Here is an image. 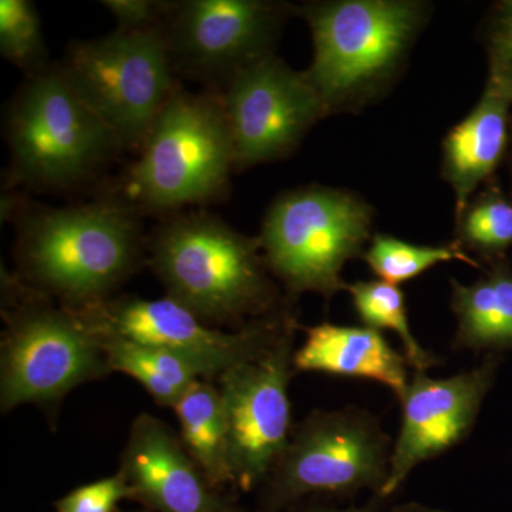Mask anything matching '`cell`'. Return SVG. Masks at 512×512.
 Listing matches in <instances>:
<instances>
[{"instance_id": "obj_3", "label": "cell", "mask_w": 512, "mask_h": 512, "mask_svg": "<svg viewBox=\"0 0 512 512\" xmlns=\"http://www.w3.org/2000/svg\"><path fill=\"white\" fill-rule=\"evenodd\" d=\"M235 150L220 90L171 94L143 147L111 192L141 214L161 217L221 200Z\"/></svg>"}, {"instance_id": "obj_20", "label": "cell", "mask_w": 512, "mask_h": 512, "mask_svg": "<svg viewBox=\"0 0 512 512\" xmlns=\"http://www.w3.org/2000/svg\"><path fill=\"white\" fill-rule=\"evenodd\" d=\"M453 284L451 308L461 348H490L512 343V276L503 271L474 285Z\"/></svg>"}, {"instance_id": "obj_9", "label": "cell", "mask_w": 512, "mask_h": 512, "mask_svg": "<svg viewBox=\"0 0 512 512\" xmlns=\"http://www.w3.org/2000/svg\"><path fill=\"white\" fill-rule=\"evenodd\" d=\"M389 440L357 410L315 412L292 430L268 478L261 512H284L313 494H379L389 476Z\"/></svg>"}, {"instance_id": "obj_28", "label": "cell", "mask_w": 512, "mask_h": 512, "mask_svg": "<svg viewBox=\"0 0 512 512\" xmlns=\"http://www.w3.org/2000/svg\"><path fill=\"white\" fill-rule=\"evenodd\" d=\"M387 498H383L382 495L373 494V497L370 498L367 503L362 505H353V507L348 508H330V507H315V505H311V507H295L289 508L284 512H379L382 505L386 503Z\"/></svg>"}, {"instance_id": "obj_26", "label": "cell", "mask_w": 512, "mask_h": 512, "mask_svg": "<svg viewBox=\"0 0 512 512\" xmlns=\"http://www.w3.org/2000/svg\"><path fill=\"white\" fill-rule=\"evenodd\" d=\"M490 77L488 84L512 101V2H505L495 13L488 35Z\"/></svg>"}, {"instance_id": "obj_25", "label": "cell", "mask_w": 512, "mask_h": 512, "mask_svg": "<svg viewBox=\"0 0 512 512\" xmlns=\"http://www.w3.org/2000/svg\"><path fill=\"white\" fill-rule=\"evenodd\" d=\"M134 501V491L123 474L80 485L55 503L56 512H120L123 501Z\"/></svg>"}, {"instance_id": "obj_22", "label": "cell", "mask_w": 512, "mask_h": 512, "mask_svg": "<svg viewBox=\"0 0 512 512\" xmlns=\"http://www.w3.org/2000/svg\"><path fill=\"white\" fill-rule=\"evenodd\" d=\"M363 258L380 281L400 286L444 262H477L463 248L454 245H419L390 235L377 234L370 239Z\"/></svg>"}, {"instance_id": "obj_18", "label": "cell", "mask_w": 512, "mask_h": 512, "mask_svg": "<svg viewBox=\"0 0 512 512\" xmlns=\"http://www.w3.org/2000/svg\"><path fill=\"white\" fill-rule=\"evenodd\" d=\"M96 338L111 372L133 377L153 397L154 402L163 407L173 409L192 384L215 377L208 367L181 353L117 336Z\"/></svg>"}, {"instance_id": "obj_24", "label": "cell", "mask_w": 512, "mask_h": 512, "mask_svg": "<svg viewBox=\"0 0 512 512\" xmlns=\"http://www.w3.org/2000/svg\"><path fill=\"white\" fill-rule=\"evenodd\" d=\"M457 222L460 248L497 252L512 244V204L500 195L487 194L468 202Z\"/></svg>"}, {"instance_id": "obj_7", "label": "cell", "mask_w": 512, "mask_h": 512, "mask_svg": "<svg viewBox=\"0 0 512 512\" xmlns=\"http://www.w3.org/2000/svg\"><path fill=\"white\" fill-rule=\"evenodd\" d=\"M373 210L359 195L313 184L272 202L259 242L269 272L289 295L345 291L342 271L372 239Z\"/></svg>"}, {"instance_id": "obj_12", "label": "cell", "mask_w": 512, "mask_h": 512, "mask_svg": "<svg viewBox=\"0 0 512 512\" xmlns=\"http://www.w3.org/2000/svg\"><path fill=\"white\" fill-rule=\"evenodd\" d=\"M293 6L266 0H184L164 26L177 77L221 90L241 70L275 55Z\"/></svg>"}, {"instance_id": "obj_23", "label": "cell", "mask_w": 512, "mask_h": 512, "mask_svg": "<svg viewBox=\"0 0 512 512\" xmlns=\"http://www.w3.org/2000/svg\"><path fill=\"white\" fill-rule=\"evenodd\" d=\"M0 53L26 77L45 72L50 66L35 3L30 0L0 2Z\"/></svg>"}, {"instance_id": "obj_2", "label": "cell", "mask_w": 512, "mask_h": 512, "mask_svg": "<svg viewBox=\"0 0 512 512\" xmlns=\"http://www.w3.org/2000/svg\"><path fill=\"white\" fill-rule=\"evenodd\" d=\"M146 264L163 284L165 296L214 328L242 329L285 312L259 238L242 234L210 212L161 217L147 238Z\"/></svg>"}, {"instance_id": "obj_13", "label": "cell", "mask_w": 512, "mask_h": 512, "mask_svg": "<svg viewBox=\"0 0 512 512\" xmlns=\"http://www.w3.org/2000/svg\"><path fill=\"white\" fill-rule=\"evenodd\" d=\"M235 150V171L291 156L329 116L305 72L275 55L241 70L220 90Z\"/></svg>"}, {"instance_id": "obj_1", "label": "cell", "mask_w": 512, "mask_h": 512, "mask_svg": "<svg viewBox=\"0 0 512 512\" xmlns=\"http://www.w3.org/2000/svg\"><path fill=\"white\" fill-rule=\"evenodd\" d=\"M141 215L111 191L72 207L28 201L13 221L16 275L67 308L109 299L147 262Z\"/></svg>"}, {"instance_id": "obj_5", "label": "cell", "mask_w": 512, "mask_h": 512, "mask_svg": "<svg viewBox=\"0 0 512 512\" xmlns=\"http://www.w3.org/2000/svg\"><path fill=\"white\" fill-rule=\"evenodd\" d=\"M6 188L62 192L92 183L124 148L60 64L26 77L6 106Z\"/></svg>"}, {"instance_id": "obj_11", "label": "cell", "mask_w": 512, "mask_h": 512, "mask_svg": "<svg viewBox=\"0 0 512 512\" xmlns=\"http://www.w3.org/2000/svg\"><path fill=\"white\" fill-rule=\"evenodd\" d=\"M293 328L262 355L218 377L228 431L232 487L249 493L264 485L291 440L288 386L293 367Z\"/></svg>"}, {"instance_id": "obj_19", "label": "cell", "mask_w": 512, "mask_h": 512, "mask_svg": "<svg viewBox=\"0 0 512 512\" xmlns=\"http://www.w3.org/2000/svg\"><path fill=\"white\" fill-rule=\"evenodd\" d=\"M180 439L192 460L215 488L232 485L228 460V431L220 387L198 380L173 407Z\"/></svg>"}, {"instance_id": "obj_8", "label": "cell", "mask_w": 512, "mask_h": 512, "mask_svg": "<svg viewBox=\"0 0 512 512\" xmlns=\"http://www.w3.org/2000/svg\"><path fill=\"white\" fill-rule=\"evenodd\" d=\"M59 64L124 151L136 154L180 84L164 28L116 29L99 39L73 42Z\"/></svg>"}, {"instance_id": "obj_27", "label": "cell", "mask_w": 512, "mask_h": 512, "mask_svg": "<svg viewBox=\"0 0 512 512\" xmlns=\"http://www.w3.org/2000/svg\"><path fill=\"white\" fill-rule=\"evenodd\" d=\"M104 6L120 30H150L164 28L177 2L168 0H103Z\"/></svg>"}, {"instance_id": "obj_10", "label": "cell", "mask_w": 512, "mask_h": 512, "mask_svg": "<svg viewBox=\"0 0 512 512\" xmlns=\"http://www.w3.org/2000/svg\"><path fill=\"white\" fill-rule=\"evenodd\" d=\"M70 309L93 335L117 336L181 353L208 367L217 379L231 367L262 355L286 330L296 326L291 313L285 311L227 332L202 322L168 296H111Z\"/></svg>"}, {"instance_id": "obj_4", "label": "cell", "mask_w": 512, "mask_h": 512, "mask_svg": "<svg viewBox=\"0 0 512 512\" xmlns=\"http://www.w3.org/2000/svg\"><path fill=\"white\" fill-rule=\"evenodd\" d=\"M293 9L311 29L305 74L329 116L382 96L429 18L427 3L417 0H333Z\"/></svg>"}, {"instance_id": "obj_29", "label": "cell", "mask_w": 512, "mask_h": 512, "mask_svg": "<svg viewBox=\"0 0 512 512\" xmlns=\"http://www.w3.org/2000/svg\"><path fill=\"white\" fill-rule=\"evenodd\" d=\"M392 512H450L447 510H443V508L429 507V505H424L420 503H406L402 505H397L396 508H393Z\"/></svg>"}, {"instance_id": "obj_16", "label": "cell", "mask_w": 512, "mask_h": 512, "mask_svg": "<svg viewBox=\"0 0 512 512\" xmlns=\"http://www.w3.org/2000/svg\"><path fill=\"white\" fill-rule=\"evenodd\" d=\"M305 332V343L293 355L295 370L373 380L403 399L409 362L379 330L323 322Z\"/></svg>"}, {"instance_id": "obj_21", "label": "cell", "mask_w": 512, "mask_h": 512, "mask_svg": "<svg viewBox=\"0 0 512 512\" xmlns=\"http://www.w3.org/2000/svg\"><path fill=\"white\" fill-rule=\"evenodd\" d=\"M357 315L367 328L390 330L402 340L404 356L414 372H426L439 365V360L430 355L410 328L406 296L400 286L384 281H360L348 285Z\"/></svg>"}, {"instance_id": "obj_17", "label": "cell", "mask_w": 512, "mask_h": 512, "mask_svg": "<svg viewBox=\"0 0 512 512\" xmlns=\"http://www.w3.org/2000/svg\"><path fill=\"white\" fill-rule=\"evenodd\" d=\"M511 103L487 83L477 106L444 140L443 175L456 195L457 217L503 158Z\"/></svg>"}, {"instance_id": "obj_14", "label": "cell", "mask_w": 512, "mask_h": 512, "mask_svg": "<svg viewBox=\"0 0 512 512\" xmlns=\"http://www.w3.org/2000/svg\"><path fill=\"white\" fill-rule=\"evenodd\" d=\"M490 367L434 379L414 372L402 402V426L379 495L390 497L424 461L447 453L473 430L491 382Z\"/></svg>"}, {"instance_id": "obj_15", "label": "cell", "mask_w": 512, "mask_h": 512, "mask_svg": "<svg viewBox=\"0 0 512 512\" xmlns=\"http://www.w3.org/2000/svg\"><path fill=\"white\" fill-rule=\"evenodd\" d=\"M119 471L150 512H245L207 480L180 436L148 413L131 424Z\"/></svg>"}, {"instance_id": "obj_6", "label": "cell", "mask_w": 512, "mask_h": 512, "mask_svg": "<svg viewBox=\"0 0 512 512\" xmlns=\"http://www.w3.org/2000/svg\"><path fill=\"white\" fill-rule=\"evenodd\" d=\"M2 274L3 413L23 404L57 406L76 387L111 373L99 340L72 309L30 288L18 275Z\"/></svg>"}, {"instance_id": "obj_30", "label": "cell", "mask_w": 512, "mask_h": 512, "mask_svg": "<svg viewBox=\"0 0 512 512\" xmlns=\"http://www.w3.org/2000/svg\"><path fill=\"white\" fill-rule=\"evenodd\" d=\"M141 512H150V511H147V510H143V511H141Z\"/></svg>"}]
</instances>
